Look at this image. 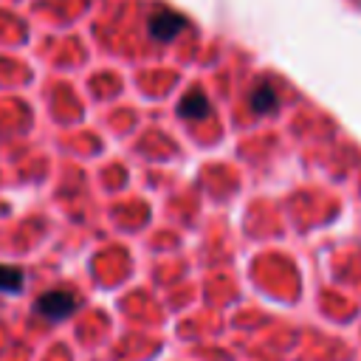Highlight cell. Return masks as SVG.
Returning a JSON list of instances; mask_svg holds the SVG:
<instances>
[{"instance_id": "5b68a950", "label": "cell", "mask_w": 361, "mask_h": 361, "mask_svg": "<svg viewBox=\"0 0 361 361\" xmlns=\"http://www.w3.org/2000/svg\"><path fill=\"white\" fill-rule=\"evenodd\" d=\"M23 288V271L11 265H0V290L3 293H17Z\"/></svg>"}, {"instance_id": "277c9868", "label": "cell", "mask_w": 361, "mask_h": 361, "mask_svg": "<svg viewBox=\"0 0 361 361\" xmlns=\"http://www.w3.org/2000/svg\"><path fill=\"white\" fill-rule=\"evenodd\" d=\"M248 102H251V110L254 113H271V110H276V90H274V85L271 82H259L251 90Z\"/></svg>"}, {"instance_id": "6da1fadb", "label": "cell", "mask_w": 361, "mask_h": 361, "mask_svg": "<svg viewBox=\"0 0 361 361\" xmlns=\"http://www.w3.org/2000/svg\"><path fill=\"white\" fill-rule=\"evenodd\" d=\"M79 307V296L71 293V290H48L42 296H37L34 302V310L51 322H59V319H68L73 310Z\"/></svg>"}, {"instance_id": "7a4b0ae2", "label": "cell", "mask_w": 361, "mask_h": 361, "mask_svg": "<svg viewBox=\"0 0 361 361\" xmlns=\"http://www.w3.org/2000/svg\"><path fill=\"white\" fill-rule=\"evenodd\" d=\"M186 17L175 14V11H155L147 23V31L152 39H161V42H172L183 28H186Z\"/></svg>"}, {"instance_id": "3957f363", "label": "cell", "mask_w": 361, "mask_h": 361, "mask_svg": "<svg viewBox=\"0 0 361 361\" xmlns=\"http://www.w3.org/2000/svg\"><path fill=\"white\" fill-rule=\"evenodd\" d=\"M209 110H212V107H209V99H206L203 90H189V93L183 96L180 107H178V113H180L183 118H189V121L209 116Z\"/></svg>"}]
</instances>
